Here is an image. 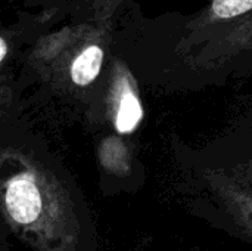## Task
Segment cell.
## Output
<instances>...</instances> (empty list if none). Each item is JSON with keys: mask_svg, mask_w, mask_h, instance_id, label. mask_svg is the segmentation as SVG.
I'll return each mask as SVG.
<instances>
[{"mask_svg": "<svg viewBox=\"0 0 252 251\" xmlns=\"http://www.w3.org/2000/svg\"><path fill=\"white\" fill-rule=\"evenodd\" d=\"M1 219L31 251H99L97 226L83 195L32 155L3 154Z\"/></svg>", "mask_w": 252, "mask_h": 251, "instance_id": "cell-1", "label": "cell"}, {"mask_svg": "<svg viewBox=\"0 0 252 251\" xmlns=\"http://www.w3.org/2000/svg\"><path fill=\"white\" fill-rule=\"evenodd\" d=\"M204 197L190 213L223 234L252 247V189L233 176L208 170L202 175Z\"/></svg>", "mask_w": 252, "mask_h": 251, "instance_id": "cell-2", "label": "cell"}, {"mask_svg": "<svg viewBox=\"0 0 252 251\" xmlns=\"http://www.w3.org/2000/svg\"><path fill=\"white\" fill-rule=\"evenodd\" d=\"M114 126L120 133H133L143 118V108L139 101L134 81L127 71L115 74L112 90Z\"/></svg>", "mask_w": 252, "mask_h": 251, "instance_id": "cell-3", "label": "cell"}, {"mask_svg": "<svg viewBox=\"0 0 252 251\" xmlns=\"http://www.w3.org/2000/svg\"><path fill=\"white\" fill-rule=\"evenodd\" d=\"M100 167L105 176L123 183L128 182L133 175V160L130 151L123 145L121 141L109 138L105 141L99 151Z\"/></svg>", "mask_w": 252, "mask_h": 251, "instance_id": "cell-4", "label": "cell"}, {"mask_svg": "<svg viewBox=\"0 0 252 251\" xmlns=\"http://www.w3.org/2000/svg\"><path fill=\"white\" fill-rule=\"evenodd\" d=\"M103 62V50L96 44L81 50L71 64V80L77 86H87L99 75Z\"/></svg>", "mask_w": 252, "mask_h": 251, "instance_id": "cell-5", "label": "cell"}, {"mask_svg": "<svg viewBox=\"0 0 252 251\" xmlns=\"http://www.w3.org/2000/svg\"><path fill=\"white\" fill-rule=\"evenodd\" d=\"M252 9V0H213V12L217 18L229 19Z\"/></svg>", "mask_w": 252, "mask_h": 251, "instance_id": "cell-6", "label": "cell"}, {"mask_svg": "<svg viewBox=\"0 0 252 251\" xmlns=\"http://www.w3.org/2000/svg\"><path fill=\"white\" fill-rule=\"evenodd\" d=\"M232 176V175H230ZM235 179H238L239 182H242L244 185H247V186H250L252 189V166L251 167H247L242 173H239V175H236V176H233Z\"/></svg>", "mask_w": 252, "mask_h": 251, "instance_id": "cell-7", "label": "cell"}, {"mask_svg": "<svg viewBox=\"0 0 252 251\" xmlns=\"http://www.w3.org/2000/svg\"><path fill=\"white\" fill-rule=\"evenodd\" d=\"M0 46H1L0 61H1V62H4V59H6V52H7V46H6V41H4V38H3V37H1V40H0Z\"/></svg>", "mask_w": 252, "mask_h": 251, "instance_id": "cell-8", "label": "cell"}]
</instances>
